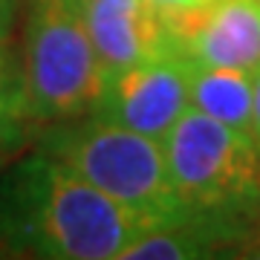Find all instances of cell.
I'll return each instance as SVG.
<instances>
[{"label":"cell","mask_w":260,"mask_h":260,"mask_svg":"<svg viewBox=\"0 0 260 260\" xmlns=\"http://www.w3.org/2000/svg\"><path fill=\"white\" fill-rule=\"evenodd\" d=\"M38 150L67 162L99 191L153 225L185 214L171 185L165 145L159 139L87 113L44 124L38 130Z\"/></svg>","instance_id":"obj_2"},{"label":"cell","mask_w":260,"mask_h":260,"mask_svg":"<svg viewBox=\"0 0 260 260\" xmlns=\"http://www.w3.org/2000/svg\"><path fill=\"white\" fill-rule=\"evenodd\" d=\"M165 18L197 67L243 73L260 67V0H214L203 9Z\"/></svg>","instance_id":"obj_6"},{"label":"cell","mask_w":260,"mask_h":260,"mask_svg":"<svg viewBox=\"0 0 260 260\" xmlns=\"http://www.w3.org/2000/svg\"><path fill=\"white\" fill-rule=\"evenodd\" d=\"M251 84H254V110H251V139L260 150V67L251 73Z\"/></svg>","instance_id":"obj_12"},{"label":"cell","mask_w":260,"mask_h":260,"mask_svg":"<svg viewBox=\"0 0 260 260\" xmlns=\"http://www.w3.org/2000/svg\"><path fill=\"white\" fill-rule=\"evenodd\" d=\"M35 127L23 95L20 55H15L9 41H0V165H6L26 145Z\"/></svg>","instance_id":"obj_9"},{"label":"cell","mask_w":260,"mask_h":260,"mask_svg":"<svg viewBox=\"0 0 260 260\" xmlns=\"http://www.w3.org/2000/svg\"><path fill=\"white\" fill-rule=\"evenodd\" d=\"M191 107L251 136V110H254L251 73L220 70V67H194Z\"/></svg>","instance_id":"obj_8"},{"label":"cell","mask_w":260,"mask_h":260,"mask_svg":"<svg viewBox=\"0 0 260 260\" xmlns=\"http://www.w3.org/2000/svg\"><path fill=\"white\" fill-rule=\"evenodd\" d=\"M162 15H179V12H191V9H203L214 0H150Z\"/></svg>","instance_id":"obj_10"},{"label":"cell","mask_w":260,"mask_h":260,"mask_svg":"<svg viewBox=\"0 0 260 260\" xmlns=\"http://www.w3.org/2000/svg\"><path fill=\"white\" fill-rule=\"evenodd\" d=\"M162 145L171 185L185 214L254 223L260 214V150L249 133L188 107Z\"/></svg>","instance_id":"obj_4"},{"label":"cell","mask_w":260,"mask_h":260,"mask_svg":"<svg viewBox=\"0 0 260 260\" xmlns=\"http://www.w3.org/2000/svg\"><path fill=\"white\" fill-rule=\"evenodd\" d=\"M15 15H18V0H0V41H9Z\"/></svg>","instance_id":"obj_11"},{"label":"cell","mask_w":260,"mask_h":260,"mask_svg":"<svg viewBox=\"0 0 260 260\" xmlns=\"http://www.w3.org/2000/svg\"><path fill=\"white\" fill-rule=\"evenodd\" d=\"M150 225L44 150L0 174V254L121 260Z\"/></svg>","instance_id":"obj_1"},{"label":"cell","mask_w":260,"mask_h":260,"mask_svg":"<svg viewBox=\"0 0 260 260\" xmlns=\"http://www.w3.org/2000/svg\"><path fill=\"white\" fill-rule=\"evenodd\" d=\"M194 67L177 41L165 52L107 78L93 116L162 142L191 107Z\"/></svg>","instance_id":"obj_5"},{"label":"cell","mask_w":260,"mask_h":260,"mask_svg":"<svg viewBox=\"0 0 260 260\" xmlns=\"http://www.w3.org/2000/svg\"><path fill=\"white\" fill-rule=\"evenodd\" d=\"M20 78L38 127L93 113L107 73L81 15V0H29Z\"/></svg>","instance_id":"obj_3"},{"label":"cell","mask_w":260,"mask_h":260,"mask_svg":"<svg viewBox=\"0 0 260 260\" xmlns=\"http://www.w3.org/2000/svg\"><path fill=\"white\" fill-rule=\"evenodd\" d=\"M81 15L107 78L177 44L168 18L150 0H81Z\"/></svg>","instance_id":"obj_7"}]
</instances>
